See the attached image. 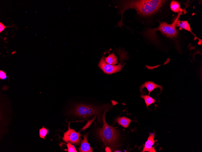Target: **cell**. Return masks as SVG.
<instances>
[{
  "instance_id": "cell-1",
  "label": "cell",
  "mask_w": 202,
  "mask_h": 152,
  "mask_svg": "<svg viewBox=\"0 0 202 152\" xmlns=\"http://www.w3.org/2000/svg\"><path fill=\"white\" fill-rule=\"evenodd\" d=\"M165 1L161 0H125L122 2L119 13L121 19L118 26L123 25L122 16L124 12L129 9H135L137 13L142 16H149L158 11L164 5Z\"/></svg>"
},
{
  "instance_id": "cell-2",
  "label": "cell",
  "mask_w": 202,
  "mask_h": 152,
  "mask_svg": "<svg viewBox=\"0 0 202 152\" xmlns=\"http://www.w3.org/2000/svg\"><path fill=\"white\" fill-rule=\"evenodd\" d=\"M109 107L106 108L102 116L103 126L97 130L99 137L106 146L114 148L119 138V133L113 126L107 124L105 120V115L108 111Z\"/></svg>"
},
{
  "instance_id": "cell-3",
  "label": "cell",
  "mask_w": 202,
  "mask_h": 152,
  "mask_svg": "<svg viewBox=\"0 0 202 152\" xmlns=\"http://www.w3.org/2000/svg\"><path fill=\"white\" fill-rule=\"evenodd\" d=\"M176 18L171 24H168L165 22L160 23L158 27L147 30L144 33V35L150 40L155 42H157L158 41L156 34L157 31H159L163 34L169 38H175L178 33V31L176 28Z\"/></svg>"
},
{
  "instance_id": "cell-4",
  "label": "cell",
  "mask_w": 202,
  "mask_h": 152,
  "mask_svg": "<svg viewBox=\"0 0 202 152\" xmlns=\"http://www.w3.org/2000/svg\"><path fill=\"white\" fill-rule=\"evenodd\" d=\"M109 106L105 105L100 107L94 106L84 104L76 105L73 109L72 113L75 115L82 117L85 118L95 115L97 120L102 123L101 115L103 109Z\"/></svg>"
},
{
  "instance_id": "cell-5",
  "label": "cell",
  "mask_w": 202,
  "mask_h": 152,
  "mask_svg": "<svg viewBox=\"0 0 202 152\" xmlns=\"http://www.w3.org/2000/svg\"><path fill=\"white\" fill-rule=\"evenodd\" d=\"M80 132H76L74 129L70 128L69 122L68 123V130L64 133L63 140L66 143L69 141L72 144L77 145L80 144Z\"/></svg>"
},
{
  "instance_id": "cell-6",
  "label": "cell",
  "mask_w": 202,
  "mask_h": 152,
  "mask_svg": "<svg viewBox=\"0 0 202 152\" xmlns=\"http://www.w3.org/2000/svg\"><path fill=\"white\" fill-rule=\"evenodd\" d=\"M104 56L102 57L98 66L105 73L107 74H111L120 71L122 69V65L120 64L117 65H113L106 63L103 58Z\"/></svg>"
},
{
  "instance_id": "cell-7",
  "label": "cell",
  "mask_w": 202,
  "mask_h": 152,
  "mask_svg": "<svg viewBox=\"0 0 202 152\" xmlns=\"http://www.w3.org/2000/svg\"><path fill=\"white\" fill-rule=\"evenodd\" d=\"M145 88H146L148 91V95H149L150 93L154 89L157 88H160L161 91H162L163 90L162 86L155 84L152 81H146L140 86L139 87V91L142 94L143 93L142 90Z\"/></svg>"
},
{
  "instance_id": "cell-8",
  "label": "cell",
  "mask_w": 202,
  "mask_h": 152,
  "mask_svg": "<svg viewBox=\"0 0 202 152\" xmlns=\"http://www.w3.org/2000/svg\"><path fill=\"white\" fill-rule=\"evenodd\" d=\"M149 136L148 139L145 142L142 152H156L153 146L155 142L154 140L155 136V133H149Z\"/></svg>"
},
{
  "instance_id": "cell-9",
  "label": "cell",
  "mask_w": 202,
  "mask_h": 152,
  "mask_svg": "<svg viewBox=\"0 0 202 152\" xmlns=\"http://www.w3.org/2000/svg\"><path fill=\"white\" fill-rule=\"evenodd\" d=\"M88 134L83 135L84 139L81 140V144L78 150L80 152H93V150L90 146L87 139Z\"/></svg>"
},
{
  "instance_id": "cell-10",
  "label": "cell",
  "mask_w": 202,
  "mask_h": 152,
  "mask_svg": "<svg viewBox=\"0 0 202 152\" xmlns=\"http://www.w3.org/2000/svg\"><path fill=\"white\" fill-rule=\"evenodd\" d=\"M181 13V12H179L176 18V26L180 27L190 32L196 36L192 32L190 25L187 21H181L179 19V18Z\"/></svg>"
},
{
  "instance_id": "cell-11",
  "label": "cell",
  "mask_w": 202,
  "mask_h": 152,
  "mask_svg": "<svg viewBox=\"0 0 202 152\" xmlns=\"http://www.w3.org/2000/svg\"><path fill=\"white\" fill-rule=\"evenodd\" d=\"M132 121V120L125 117H118L115 120V122L125 128H127Z\"/></svg>"
},
{
  "instance_id": "cell-12",
  "label": "cell",
  "mask_w": 202,
  "mask_h": 152,
  "mask_svg": "<svg viewBox=\"0 0 202 152\" xmlns=\"http://www.w3.org/2000/svg\"><path fill=\"white\" fill-rule=\"evenodd\" d=\"M106 62L109 64L114 65L118 63L117 57L113 52L104 58Z\"/></svg>"
},
{
  "instance_id": "cell-13",
  "label": "cell",
  "mask_w": 202,
  "mask_h": 152,
  "mask_svg": "<svg viewBox=\"0 0 202 152\" xmlns=\"http://www.w3.org/2000/svg\"><path fill=\"white\" fill-rule=\"evenodd\" d=\"M140 97L144 99L147 109L149 105L153 103L155 104V102L156 101L155 99L149 95H141Z\"/></svg>"
},
{
  "instance_id": "cell-14",
  "label": "cell",
  "mask_w": 202,
  "mask_h": 152,
  "mask_svg": "<svg viewBox=\"0 0 202 152\" xmlns=\"http://www.w3.org/2000/svg\"><path fill=\"white\" fill-rule=\"evenodd\" d=\"M170 7L171 10L175 12H178L180 9L179 3L176 1H171L170 3Z\"/></svg>"
},
{
  "instance_id": "cell-15",
  "label": "cell",
  "mask_w": 202,
  "mask_h": 152,
  "mask_svg": "<svg viewBox=\"0 0 202 152\" xmlns=\"http://www.w3.org/2000/svg\"><path fill=\"white\" fill-rule=\"evenodd\" d=\"M48 132L47 130L44 127L39 130V135L41 138L45 139V137Z\"/></svg>"
},
{
  "instance_id": "cell-16",
  "label": "cell",
  "mask_w": 202,
  "mask_h": 152,
  "mask_svg": "<svg viewBox=\"0 0 202 152\" xmlns=\"http://www.w3.org/2000/svg\"><path fill=\"white\" fill-rule=\"evenodd\" d=\"M68 152H77V151L74 146L72 145L70 142L67 144Z\"/></svg>"
},
{
  "instance_id": "cell-17",
  "label": "cell",
  "mask_w": 202,
  "mask_h": 152,
  "mask_svg": "<svg viewBox=\"0 0 202 152\" xmlns=\"http://www.w3.org/2000/svg\"><path fill=\"white\" fill-rule=\"evenodd\" d=\"M96 117V116H95L90 121H88L87 123L86 124L83 128H82V129L83 131H84L86 128L88 127L91 125V124L92 123V122H93L95 120Z\"/></svg>"
},
{
  "instance_id": "cell-18",
  "label": "cell",
  "mask_w": 202,
  "mask_h": 152,
  "mask_svg": "<svg viewBox=\"0 0 202 152\" xmlns=\"http://www.w3.org/2000/svg\"><path fill=\"white\" fill-rule=\"evenodd\" d=\"M6 73L3 71H0V78L1 79L4 80L7 78Z\"/></svg>"
},
{
  "instance_id": "cell-19",
  "label": "cell",
  "mask_w": 202,
  "mask_h": 152,
  "mask_svg": "<svg viewBox=\"0 0 202 152\" xmlns=\"http://www.w3.org/2000/svg\"><path fill=\"white\" fill-rule=\"evenodd\" d=\"M14 25H12L10 26H5L1 22H0V33H1L3 31L5 28L7 27H12Z\"/></svg>"
}]
</instances>
